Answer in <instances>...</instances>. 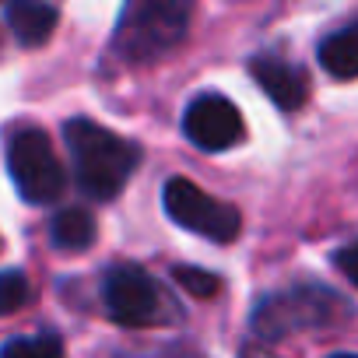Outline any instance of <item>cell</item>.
I'll list each match as a JSON object with an SVG mask.
<instances>
[{
    "label": "cell",
    "instance_id": "1",
    "mask_svg": "<svg viewBox=\"0 0 358 358\" xmlns=\"http://www.w3.org/2000/svg\"><path fill=\"white\" fill-rule=\"evenodd\" d=\"M64 137H67V151L74 162L78 187L95 201H113L134 176L141 151L127 137L92 120H71L64 127Z\"/></svg>",
    "mask_w": 358,
    "mask_h": 358
},
{
    "label": "cell",
    "instance_id": "2",
    "mask_svg": "<svg viewBox=\"0 0 358 358\" xmlns=\"http://www.w3.org/2000/svg\"><path fill=\"white\" fill-rule=\"evenodd\" d=\"M194 18V0H127L116 29V50L134 60H158L183 43Z\"/></svg>",
    "mask_w": 358,
    "mask_h": 358
},
{
    "label": "cell",
    "instance_id": "3",
    "mask_svg": "<svg viewBox=\"0 0 358 358\" xmlns=\"http://www.w3.org/2000/svg\"><path fill=\"white\" fill-rule=\"evenodd\" d=\"M351 316V306L327 292V288H292L281 295H267L253 313V330L264 341L292 337L295 330H316V327H337Z\"/></svg>",
    "mask_w": 358,
    "mask_h": 358
},
{
    "label": "cell",
    "instance_id": "4",
    "mask_svg": "<svg viewBox=\"0 0 358 358\" xmlns=\"http://www.w3.org/2000/svg\"><path fill=\"white\" fill-rule=\"evenodd\" d=\"M102 306L113 323L144 330L162 327L165 320H176L172 299L155 285V278L137 264H116L102 278Z\"/></svg>",
    "mask_w": 358,
    "mask_h": 358
},
{
    "label": "cell",
    "instance_id": "5",
    "mask_svg": "<svg viewBox=\"0 0 358 358\" xmlns=\"http://www.w3.org/2000/svg\"><path fill=\"white\" fill-rule=\"evenodd\" d=\"M8 169H11L18 194L29 204H53L67 187V176H64V165L53 151V141L39 127H22L11 137Z\"/></svg>",
    "mask_w": 358,
    "mask_h": 358
},
{
    "label": "cell",
    "instance_id": "6",
    "mask_svg": "<svg viewBox=\"0 0 358 358\" xmlns=\"http://www.w3.org/2000/svg\"><path fill=\"white\" fill-rule=\"evenodd\" d=\"M162 204H165L169 218L179 229L197 232L211 243H232L243 229V218L232 204L215 201L211 194H204L197 183H190V179H183V176H176V179L165 183Z\"/></svg>",
    "mask_w": 358,
    "mask_h": 358
},
{
    "label": "cell",
    "instance_id": "7",
    "mask_svg": "<svg viewBox=\"0 0 358 358\" xmlns=\"http://www.w3.org/2000/svg\"><path fill=\"white\" fill-rule=\"evenodd\" d=\"M183 134L201 148V151H229L243 141L246 127L239 109L222 99V95H201L190 102L183 116Z\"/></svg>",
    "mask_w": 358,
    "mask_h": 358
},
{
    "label": "cell",
    "instance_id": "8",
    "mask_svg": "<svg viewBox=\"0 0 358 358\" xmlns=\"http://www.w3.org/2000/svg\"><path fill=\"white\" fill-rule=\"evenodd\" d=\"M250 71H253L257 85L264 88V95H267L278 109H285V113L299 109V106L306 102V95H309V78H306V71H299L295 64H288V60H281V57H257V60L250 64Z\"/></svg>",
    "mask_w": 358,
    "mask_h": 358
},
{
    "label": "cell",
    "instance_id": "9",
    "mask_svg": "<svg viewBox=\"0 0 358 358\" xmlns=\"http://www.w3.org/2000/svg\"><path fill=\"white\" fill-rule=\"evenodd\" d=\"M8 25L22 46H43L57 29V11L43 0H15L8 8Z\"/></svg>",
    "mask_w": 358,
    "mask_h": 358
},
{
    "label": "cell",
    "instance_id": "10",
    "mask_svg": "<svg viewBox=\"0 0 358 358\" xmlns=\"http://www.w3.org/2000/svg\"><path fill=\"white\" fill-rule=\"evenodd\" d=\"M320 64L330 78L351 81L358 78V25H348L320 43Z\"/></svg>",
    "mask_w": 358,
    "mask_h": 358
},
{
    "label": "cell",
    "instance_id": "11",
    "mask_svg": "<svg viewBox=\"0 0 358 358\" xmlns=\"http://www.w3.org/2000/svg\"><path fill=\"white\" fill-rule=\"evenodd\" d=\"M50 236H53V243H57L60 250L81 253V250H88V246L95 243V218H92L85 208H67V211H60V215L53 218Z\"/></svg>",
    "mask_w": 358,
    "mask_h": 358
},
{
    "label": "cell",
    "instance_id": "12",
    "mask_svg": "<svg viewBox=\"0 0 358 358\" xmlns=\"http://www.w3.org/2000/svg\"><path fill=\"white\" fill-rule=\"evenodd\" d=\"M0 358H64V344H60L57 334L15 337L0 348Z\"/></svg>",
    "mask_w": 358,
    "mask_h": 358
},
{
    "label": "cell",
    "instance_id": "13",
    "mask_svg": "<svg viewBox=\"0 0 358 358\" xmlns=\"http://www.w3.org/2000/svg\"><path fill=\"white\" fill-rule=\"evenodd\" d=\"M32 299V285L22 271H0V316L18 313Z\"/></svg>",
    "mask_w": 358,
    "mask_h": 358
},
{
    "label": "cell",
    "instance_id": "14",
    "mask_svg": "<svg viewBox=\"0 0 358 358\" xmlns=\"http://www.w3.org/2000/svg\"><path fill=\"white\" fill-rule=\"evenodd\" d=\"M172 278L179 281V288H187L194 299H211V295H218V278H215L211 271H204V267L179 264V267L172 271Z\"/></svg>",
    "mask_w": 358,
    "mask_h": 358
},
{
    "label": "cell",
    "instance_id": "15",
    "mask_svg": "<svg viewBox=\"0 0 358 358\" xmlns=\"http://www.w3.org/2000/svg\"><path fill=\"white\" fill-rule=\"evenodd\" d=\"M337 267H341V274L358 288V243H351V246H344V250L337 253Z\"/></svg>",
    "mask_w": 358,
    "mask_h": 358
},
{
    "label": "cell",
    "instance_id": "16",
    "mask_svg": "<svg viewBox=\"0 0 358 358\" xmlns=\"http://www.w3.org/2000/svg\"><path fill=\"white\" fill-rule=\"evenodd\" d=\"M243 358H274V355H267L264 348H250V351H243Z\"/></svg>",
    "mask_w": 358,
    "mask_h": 358
},
{
    "label": "cell",
    "instance_id": "17",
    "mask_svg": "<svg viewBox=\"0 0 358 358\" xmlns=\"http://www.w3.org/2000/svg\"><path fill=\"white\" fill-rule=\"evenodd\" d=\"M334 358H358V355H334Z\"/></svg>",
    "mask_w": 358,
    "mask_h": 358
}]
</instances>
